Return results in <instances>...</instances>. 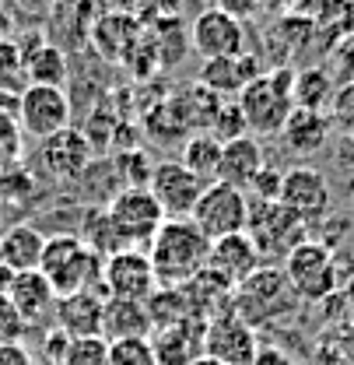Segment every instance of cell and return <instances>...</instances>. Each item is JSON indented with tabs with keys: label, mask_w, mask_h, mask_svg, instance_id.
<instances>
[{
	"label": "cell",
	"mask_w": 354,
	"mask_h": 365,
	"mask_svg": "<svg viewBox=\"0 0 354 365\" xmlns=\"http://www.w3.org/2000/svg\"><path fill=\"white\" fill-rule=\"evenodd\" d=\"M18 116L21 130L32 140H43L49 134H60L71 127L74 106L67 88H49V85H25L18 95Z\"/></svg>",
	"instance_id": "10"
},
{
	"label": "cell",
	"mask_w": 354,
	"mask_h": 365,
	"mask_svg": "<svg viewBox=\"0 0 354 365\" xmlns=\"http://www.w3.org/2000/svg\"><path fill=\"white\" fill-rule=\"evenodd\" d=\"M91 165V140L88 134L67 127L60 134L36 140L32 151V173L46 182H74L88 173Z\"/></svg>",
	"instance_id": "8"
},
{
	"label": "cell",
	"mask_w": 354,
	"mask_h": 365,
	"mask_svg": "<svg viewBox=\"0 0 354 365\" xmlns=\"http://www.w3.org/2000/svg\"><path fill=\"white\" fill-rule=\"evenodd\" d=\"M102 309H105V295L95 288H81L71 295L56 299V317L53 327L63 330L71 341L74 337H102Z\"/></svg>",
	"instance_id": "16"
},
{
	"label": "cell",
	"mask_w": 354,
	"mask_h": 365,
	"mask_svg": "<svg viewBox=\"0 0 354 365\" xmlns=\"http://www.w3.org/2000/svg\"><path fill=\"white\" fill-rule=\"evenodd\" d=\"M312 21L319 32L348 36V32H354V0H316Z\"/></svg>",
	"instance_id": "30"
},
{
	"label": "cell",
	"mask_w": 354,
	"mask_h": 365,
	"mask_svg": "<svg viewBox=\"0 0 354 365\" xmlns=\"http://www.w3.org/2000/svg\"><path fill=\"white\" fill-rule=\"evenodd\" d=\"M207 134H214L222 144L249 134L246 116H242V109H239V102H235V98H224L222 102V109H218V116H214V123H211V130H207Z\"/></svg>",
	"instance_id": "36"
},
{
	"label": "cell",
	"mask_w": 354,
	"mask_h": 365,
	"mask_svg": "<svg viewBox=\"0 0 354 365\" xmlns=\"http://www.w3.org/2000/svg\"><path fill=\"white\" fill-rule=\"evenodd\" d=\"M144 39V29L137 25L130 11H105L98 21H91L88 43L102 60H127Z\"/></svg>",
	"instance_id": "17"
},
{
	"label": "cell",
	"mask_w": 354,
	"mask_h": 365,
	"mask_svg": "<svg viewBox=\"0 0 354 365\" xmlns=\"http://www.w3.org/2000/svg\"><path fill=\"white\" fill-rule=\"evenodd\" d=\"M14 162H18V158H14L11 151H4V148H0V176H4V173H7V169H11Z\"/></svg>",
	"instance_id": "47"
},
{
	"label": "cell",
	"mask_w": 354,
	"mask_h": 365,
	"mask_svg": "<svg viewBox=\"0 0 354 365\" xmlns=\"http://www.w3.org/2000/svg\"><path fill=\"white\" fill-rule=\"evenodd\" d=\"M260 7H266L270 14L288 18V14H309L316 7V0H260Z\"/></svg>",
	"instance_id": "41"
},
{
	"label": "cell",
	"mask_w": 354,
	"mask_h": 365,
	"mask_svg": "<svg viewBox=\"0 0 354 365\" xmlns=\"http://www.w3.org/2000/svg\"><path fill=\"white\" fill-rule=\"evenodd\" d=\"M326 113H330V120H333V130L354 137V81L337 88V95H333V102H330Z\"/></svg>",
	"instance_id": "38"
},
{
	"label": "cell",
	"mask_w": 354,
	"mask_h": 365,
	"mask_svg": "<svg viewBox=\"0 0 354 365\" xmlns=\"http://www.w3.org/2000/svg\"><path fill=\"white\" fill-rule=\"evenodd\" d=\"M11 281H14V271H7V267L0 264V295H7V288H11Z\"/></svg>",
	"instance_id": "46"
},
{
	"label": "cell",
	"mask_w": 354,
	"mask_h": 365,
	"mask_svg": "<svg viewBox=\"0 0 354 365\" xmlns=\"http://www.w3.org/2000/svg\"><path fill=\"white\" fill-rule=\"evenodd\" d=\"M7 299L14 302V309L21 313V319L28 327H43V323H53L56 317V292L53 284L43 277V271H21L14 274L11 288H7Z\"/></svg>",
	"instance_id": "18"
},
{
	"label": "cell",
	"mask_w": 354,
	"mask_h": 365,
	"mask_svg": "<svg viewBox=\"0 0 354 365\" xmlns=\"http://www.w3.org/2000/svg\"><path fill=\"white\" fill-rule=\"evenodd\" d=\"M281 180H284V173H281V169L264 165V169H260V176L253 180V186H249V193H246V197H256V200H277V193H281Z\"/></svg>",
	"instance_id": "40"
},
{
	"label": "cell",
	"mask_w": 354,
	"mask_h": 365,
	"mask_svg": "<svg viewBox=\"0 0 354 365\" xmlns=\"http://www.w3.org/2000/svg\"><path fill=\"white\" fill-rule=\"evenodd\" d=\"M189 46L204 60L242 56L246 53V29H242L239 18L211 7V11H204V14L193 18V25H189Z\"/></svg>",
	"instance_id": "15"
},
{
	"label": "cell",
	"mask_w": 354,
	"mask_h": 365,
	"mask_svg": "<svg viewBox=\"0 0 354 365\" xmlns=\"http://www.w3.org/2000/svg\"><path fill=\"white\" fill-rule=\"evenodd\" d=\"M330 74L337 85H351L354 81V32L340 36L330 46Z\"/></svg>",
	"instance_id": "37"
},
{
	"label": "cell",
	"mask_w": 354,
	"mask_h": 365,
	"mask_svg": "<svg viewBox=\"0 0 354 365\" xmlns=\"http://www.w3.org/2000/svg\"><path fill=\"white\" fill-rule=\"evenodd\" d=\"M344 302H348V306L354 309V274L348 277V281H344Z\"/></svg>",
	"instance_id": "48"
},
{
	"label": "cell",
	"mask_w": 354,
	"mask_h": 365,
	"mask_svg": "<svg viewBox=\"0 0 354 365\" xmlns=\"http://www.w3.org/2000/svg\"><path fill=\"white\" fill-rule=\"evenodd\" d=\"M189 222L200 228L211 242L214 239H224V235H235V232H246V222H249V197L228 182H207Z\"/></svg>",
	"instance_id": "9"
},
{
	"label": "cell",
	"mask_w": 354,
	"mask_h": 365,
	"mask_svg": "<svg viewBox=\"0 0 354 365\" xmlns=\"http://www.w3.org/2000/svg\"><path fill=\"white\" fill-rule=\"evenodd\" d=\"M246 235L253 239L260 260H284L298 242L309 239V225L291 215L281 200H256L249 197V222H246Z\"/></svg>",
	"instance_id": "5"
},
{
	"label": "cell",
	"mask_w": 354,
	"mask_h": 365,
	"mask_svg": "<svg viewBox=\"0 0 354 365\" xmlns=\"http://www.w3.org/2000/svg\"><path fill=\"white\" fill-rule=\"evenodd\" d=\"M211 239L189 218H165L155 239L147 242V257L158 284H186L193 274L207 267Z\"/></svg>",
	"instance_id": "1"
},
{
	"label": "cell",
	"mask_w": 354,
	"mask_h": 365,
	"mask_svg": "<svg viewBox=\"0 0 354 365\" xmlns=\"http://www.w3.org/2000/svg\"><path fill=\"white\" fill-rule=\"evenodd\" d=\"M193 365H222V362H218V359H211V355H200Z\"/></svg>",
	"instance_id": "49"
},
{
	"label": "cell",
	"mask_w": 354,
	"mask_h": 365,
	"mask_svg": "<svg viewBox=\"0 0 354 365\" xmlns=\"http://www.w3.org/2000/svg\"><path fill=\"white\" fill-rule=\"evenodd\" d=\"M151 348L158 365H193L204 355V319H186L176 327L155 330Z\"/></svg>",
	"instance_id": "20"
},
{
	"label": "cell",
	"mask_w": 354,
	"mask_h": 365,
	"mask_svg": "<svg viewBox=\"0 0 354 365\" xmlns=\"http://www.w3.org/2000/svg\"><path fill=\"white\" fill-rule=\"evenodd\" d=\"M284 277L295 292V299L306 302H323L337 292V284L344 281L337 271V253L333 246L319 242V239H306L298 242L288 257H284Z\"/></svg>",
	"instance_id": "4"
},
{
	"label": "cell",
	"mask_w": 354,
	"mask_h": 365,
	"mask_svg": "<svg viewBox=\"0 0 354 365\" xmlns=\"http://www.w3.org/2000/svg\"><path fill=\"white\" fill-rule=\"evenodd\" d=\"M333 134V120L330 113H319V109H291V116L284 120L281 127V140L291 155H316Z\"/></svg>",
	"instance_id": "22"
},
{
	"label": "cell",
	"mask_w": 354,
	"mask_h": 365,
	"mask_svg": "<svg viewBox=\"0 0 354 365\" xmlns=\"http://www.w3.org/2000/svg\"><path fill=\"white\" fill-rule=\"evenodd\" d=\"M277 200L312 228L330 215V207H333V190H330V182H326V176H323L319 169H312V165H291V169L284 173V180H281Z\"/></svg>",
	"instance_id": "12"
},
{
	"label": "cell",
	"mask_w": 354,
	"mask_h": 365,
	"mask_svg": "<svg viewBox=\"0 0 354 365\" xmlns=\"http://www.w3.org/2000/svg\"><path fill=\"white\" fill-rule=\"evenodd\" d=\"M28 85L25 78V53L14 43L0 39V91H21Z\"/></svg>",
	"instance_id": "34"
},
{
	"label": "cell",
	"mask_w": 354,
	"mask_h": 365,
	"mask_svg": "<svg viewBox=\"0 0 354 365\" xmlns=\"http://www.w3.org/2000/svg\"><path fill=\"white\" fill-rule=\"evenodd\" d=\"M264 260L253 246V239L246 232H235V235H224V239H214L211 242V253H207V267L218 271L222 277H228L231 284H239L242 277L256 271Z\"/></svg>",
	"instance_id": "21"
},
{
	"label": "cell",
	"mask_w": 354,
	"mask_h": 365,
	"mask_svg": "<svg viewBox=\"0 0 354 365\" xmlns=\"http://www.w3.org/2000/svg\"><path fill=\"white\" fill-rule=\"evenodd\" d=\"M43 246H46V235L36 225H28V222L11 225L4 235H0V264H4L7 271H14V274L39 271Z\"/></svg>",
	"instance_id": "24"
},
{
	"label": "cell",
	"mask_w": 354,
	"mask_h": 365,
	"mask_svg": "<svg viewBox=\"0 0 354 365\" xmlns=\"http://www.w3.org/2000/svg\"><path fill=\"white\" fill-rule=\"evenodd\" d=\"M105 215H109V222H113L116 235L123 239L127 250L147 246L165 222V211L147 186H120L105 200Z\"/></svg>",
	"instance_id": "7"
},
{
	"label": "cell",
	"mask_w": 354,
	"mask_h": 365,
	"mask_svg": "<svg viewBox=\"0 0 354 365\" xmlns=\"http://www.w3.org/2000/svg\"><path fill=\"white\" fill-rule=\"evenodd\" d=\"M333 348H337V362L340 365H354V323H344L333 337Z\"/></svg>",
	"instance_id": "42"
},
{
	"label": "cell",
	"mask_w": 354,
	"mask_h": 365,
	"mask_svg": "<svg viewBox=\"0 0 354 365\" xmlns=\"http://www.w3.org/2000/svg\"><path fill=\"white\" fill-rule=\"evenodd\" d=\"M337 88L340 85L333 81L330 67H302V71H295V85H291L295 109H319V113H326Z\"/></svg>",
	"instance_id": "27"
},
{
	"label": "cell",
	"mask_w": 354,
	"mask_h": 365,
	"mask_svg": "<svg viewBox=\"0 0 354 365\" xmlns=\"http://www.w3.org/2000/svg\"><path fill=\"white\" fill-rule=\"evenodd\" d=\"M60 365H109V341L105 337H74Z\"/></svg>",
	"instance_id": "33"
},
{
	"label": "cell",
	"mask_w": 354,
	"mask_h": 365,
	"mask_svg": "<svg viewBox=\"0 0 354 365\" xmlns=\"http://www.w3.org/2000/svg\"><path fill=\"white\" fill-rule=\"evenodd\" d=\"M109 365H158L151 337H127L109 344Z\"/></svg>",
	"instance_id": "35"
},
{
	"label": "cell",
	"mask_w": 354,
	"mask_h": 365,
	"mask_svg": "<svg viewBox=\"0 0 354 365\" xmlns=\"http://www.w3.org/2000/svg\"><path fill=\"white\" fill-rule=\"evenodd\" d=\"M18 7L28 11V14H49V11L60 7V0H18Z\"/></svg>",
	"instance_id": "45"
},
{
	"label": "cell",
	"mask_w": 354,
	"mask_h": 365,
	"mask_svg": "<svg viewBox=\"0 0 354 365\" xmlns=\"http://www.w3.org/2000/svg\"><path fill=\"white\" fill-rule=\"evenodd\" d=\"M147 306V317H151V327L155 330H165V327H176V323H186V319H197L193 309H189V299L179 284H158L155 295L144 302ZM151 330V334H155Z\"/></svg>",
	"instance_id": "29"
},
{
	"label": "cell",
	"mask_w": 354,
	"mask_h": 365,
	"mask_svg": "<svg viewBox=\"0 0 354 365\" xmlns=\"http://www.w3.org/2000/svg\"><path fill=\"white\" fill-rule=\"evenodd\" d=\"M291 302H295V292H291V284L284 277V267H274V264H260L231 292V309L249 327L284 317Z\"/></svg>",
	"instance_id": "6"
},
{
	"label": "cell",
	"mask_w": 354,
	"mask_h": 365,
	"mask_svg": "<svg viewBox=\"0 0 354 365\" xmlns=\"http://www.w3.org/2000/svg\"><path fill=\"white\" fill-rule=\"evenodd\" d=\"M214 7L224 11V14H231V18H239V21H246V18H253L260 11V0H218Z\"/></svg>",
	"instance_id": "43"
},
{
	"label": "cell",
	"mask_w": 354,
	"mask_h": 365,
	"mask_svg": "<svg viewBox=\"0 0 354 365\" xmlns=\"http://www.w3.org/2000/svg\"><path fill=\"white\" fill-rule=\"evenodd\" d=\"M102 295L105 299H130V302H147L158 288V277L151 267V257L144 250H120L105 257L102 264Z\"/></svg>",
	"instance_id": "11"
},
{
	"label": "cell",
	"mask_w": 354,
	"mask_h": 365,
	"mask_svg": "<svg viewBox=\"0 0 354 365\" xmlns=\"http://www.w3.org/2000/svg\"><path fill=\"white\" fill-rule=\"evenodd\" d=\"M222 140L214 134H189L182 144V165L204 182H218V165H222Z\"/></svg>",
	"instance_id": "28"
},
{
	"label": "cell",
	"mask_w": 354,
	"mask_h": 365,
	"mask_svg": "<svg viewBox=\"0 0 354 365\" xmlns=\"http://www.w3.org/2000/svg\"><path fill=\"white\" fill-rule=\"evenodd\" d=\"M260 351L256 327H249L235 309H224L204 323V355L222 365H249Z\"/></svg>",
	"instance_id": "13"
},
{
	"label": "cell",
	"mask_w": 354,
	"mask_h": 365,
	"mask_svg": "<svg viewBox=\"0 0 354 365\" xmlns=\"http://www.w3.org/2000/svg\"><path fill=\"white\" fill-rule=\"evenodd\" d=\"M28 334V323L14 309V302L7 295H0V344H14Z\"/></svg>",
	"instance_id": "39"
},
{
	"label": "cell",
	"mask_w": 354,
	"mask_h": 365,
	"mask_svg": "<svg viewBox=\"0 0 354 365\" xmlns=\"http://www.w3.org/2000/svg\"><path fill=\"white\" fill-rule=\"evenodd\" d=\"M0 365H36V362H32L28 348L21 341H14V344H0Z\"/></svg>",
	"instance_id": "44"
},
{
	"label": "cell",
	"mask_w": 354,
	"mask_h": 365,
	"mask_svg": "<svg viewBox=\"0 0 354 365\" xmlns=\"http://www.w3.org/2000/svg\"><path fill=\"white\" fill-rule=\"evenodd\" d=\"M264 71L249 60V53L242 56H218V60H204L200 67V85L214 91L218 98H235L253 78H260Z\"/></svg>",
	"instance_id": "23"
},
{
	"label": "cell",
	"mask_w": 354,
	"mask_h": 365,
	"mask_svg": "<svg viewBox=\"0 0 354 365\" xmlns=\"http://www.w3.org/2000/svg\"><path fill=\"white\" fill-rule=\"evenodd\" d=\"M102 264H105V260H102L91 246H85L81 235L60 232V235H49V239H46L39 271H43V277L53 284L56 295H71V292L102 284Z\"/></svg>",
	"instance_id": "3"
},
{
	"label": "cell",
	"mask_w": 354,
	"mask_h": 365,
	"mask_svg": "<svg viewBox=\"0 0 354 365\" xmlns=\"http://www.w3.org/2000/svg\"><path fill=\"white\" fill-rule=\"evenodd\" d=\"M204 186L207 182L197 180L182 162H172V158L169 162H158L151 169V180H147V190L162 204L165 218H189L193 207H197V200H200V193H204Z\"/></svg>",
	"instance_id": "14"
},
{
	"label": "cell",
	"mask_w": 354,
	"mask_h": 365,
	"mask_svg": "<svg viewBox=\"0 0 354 365\" xmlns=\"http://www.w3.org/2000/svg\"><path fill=\"white\" fill-rule=\"evenodd\" d=\"M291 85H295V71L291 67H274V71H264L260 78H253L246 88L235 95V102H239V109L246 116V127H249L253 137L281 134L284 120L295 109Z\"/></svg>",
	"instance_id": "2"
},
{
	"label": "cell",
	"mask_w": 354,
	"mask_h": 365,
	"mask_svg": "<svg viewBox=\"0 0 354 365\" xmlns=\"http://www.w3.org/2000/svg\"><path fill=\"white\" fill-rule=\"evenodd\" d=\"M25 53V78L28 85H49V88H63L67 85V53L56 43H39L32 49H21Z\"/></svg>",
	"instance_id": "26"
},
{
	"label": "cell",
	"mask_w": 354,
	"mask_h": 365,
	"mask_svg": "<svg viewBox=\"0 0 354 365\" xmlns=\"http://www.w3.org/2000/svg\"><path fill=\"white\" fill-rule=\"evenodd\" d=\"M151 317L144 302H130V299H105L102 309V337L113 341H127V337H151Z\"/></svg>",
	"instance_id": "25"
},
{
	"label": "cell",
	"mask_w": 354,
	"mask_h": 365,
	"mask_svg": "<svg viewBox=\"0 0 354 365\" xmlns=\"http://www.w3.org/2000/svg\"><path fill=\"white\" fill-rule=\"evenodd\" d=\"M266 165V155H264V144L260 137L246 134V137H235L222 148V165H218V180L249 193L253 180L260 176V169Z\"/></svg>",
	"instance_id": "19"
},
{
	"label": "cell",
	"mask_w": 354,
	"mask_h": 365,
	"mask_svg": "<svg viewBox=\"0 0 354 365\" xmlns=\"http://www.w3.org/2000/svg\"><path fill=\"white\" fill-rule=\"evenodd\" d=\"M18 95L21 91H0V148L11 151L14 158H21V144H25L21 116H18Z\"/></svg>",
	"instance_id": "32"
},
{
	"label": "cell",
	"mask_w": 354,
	"mask_h": 365,
	"mask_svg": "<svg viewBox=\"0 0 354 365\" xmlns=\"http://www.w3.org/2000/svg\"><path fill=\"white\" fill-rule=\"evenodd\" d=\"M81 239H85V246H91L102 260H105V257H113V253H120V250H127V246H123V239L116 235L113 222H109L105 207H98V211H91L88 215V228L81 232Z\"/></svg>",
	"instance_id": "31"
}]
</instances>
